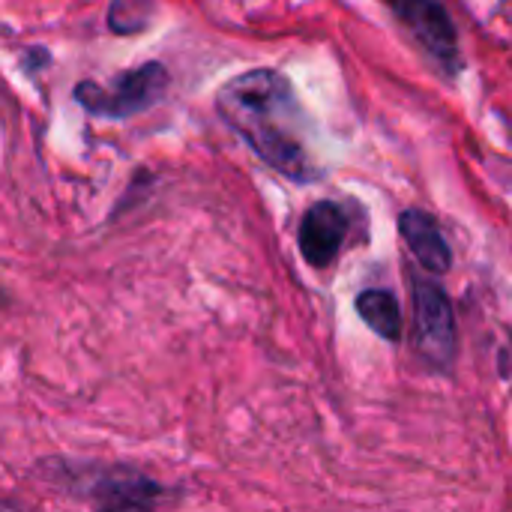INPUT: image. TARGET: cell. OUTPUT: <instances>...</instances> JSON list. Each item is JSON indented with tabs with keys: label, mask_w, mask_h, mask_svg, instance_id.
Returning a JSON list of instances; mask_svg holds the SVG:
<instances>
[{
	"label": "cell",
	"mask_w": 512,
	"mask_h": 512,
	"mask_svg": "<svg viewBox=\"0 0 512 512\" xmlns=\"http://www.w3.org/2000/svg\"><path fill=\"white\" fill-rule=\"evenodd\" d=\"M414 312H417V324H414L417 351L429 363L447 366L456 354V315L450 297L435 282H417Z\"/></svg>",
	"instance_id": "3957f363"
},
{
	"label": "cell",
	"mask_w": 512,
	"mask_h": 512,
	"mask_svg": "<svg viewBox=\"0 0 512 512\" xmlns=\"http://www.w3.org/2000/svg\"><path fill=\"white\" fill-rule=\"evenodd\" d=\"M168 90V72L159 63L138 66L126 75H120L111 87L99 84H78L75 99L99 117H132L147 108H153Z\"/></svg>",
	"instance_id": "7a4b0ae2"
},
{
	"label": "cell",
	"mask_w": 512,
	"mask_h": 512,
	"mask_svg": "<svg viewBox=\"0 0 512 512\" xmlns=\"http://www.w3.org/2000/svg\"><path fill=\"white\" fill-rule=\"evenodd\" d=\"M0 512H21V510H18V507H12V504H3V501H0Z\"/></svg>",
	"instance_id": "30bf717a"
},
{
	"label": "cell",
	"mask_w": 512,
	"mask_h": 512,
	"mask_svg": "<svg viewBox=\"0 0 512 512\" xmlns=\"http://www.w3.org/2000/svg\"><path fill=\"white\" fill-rule=\"evenodd\" d=\"M390 9L405 21V27L417 36V42L450 72H459V39L456 27L441 0H387Z\"/></svg>",
	"instance_id": "277c9868"
},
{
	"label": "cell",
	"mask_w": 512,
	"mask_h": 512,
	"mask_svg": "<svg viewBox=\"0 0 512 512\" xmlns=\"http://www.w3.org/2000/svg\"><path fill=\"white\" fill-rule=\"evenodd\" d=\"M357 312L369 324L372 333H378L387 342H396L402 333V312L390 291H363L357 297Z\"/></svg>",
	"instance_id": "ba28073f"
},
{
	"label": "cell",
	"mask_w": 512,
	"mask_h": 512,
	"mask_svg": "<svg viewBox=\"0 0 512 512\" xmlns=\"http://www.w3.org/2000/svg\"><path fill=\"white\" fill-rule=\"evenodd\" d=\"M399 231H402L408 249L414 252V258L429 273H447L453 267L450 246H447L441 228L435 225V219L429 213H423V210H405L399 216Z\"/></svg>",
	"instance_id": "52a82bcc"
},
{
	"label": "cell",
	"mask_w": 512,
	"mask_h": 512,
	"mask_svg": "<svg viewBox=\"0 0 512 512\" xmlns=\"http://www.w3.org/2000/svg\"><path fill=\"white\" fill-rule=\"evenodd\" d=\"M216 108L270 168L297 183L318 177V165L306 144L309 120L285 75L273 69L243 72L216 93Z\"/></svg>",
	"instance_id": "6da1fadb"
},
{
	"label": "cell",
	"mask_w": 512,
	"mask_h": 512,
	"mask_svg": "<svg viewBox=\"0 0 512 512\" xmlns=\"http://www.w3.org/2000/svg\"><path fill=\"white\" fill-rule=\"evenodd\" d=\"M105 512H150L147 504H117V507H108Z\"/></svg>",
	"instance_id": "9c48e42d"
},
{
	"label": "cell",
	"mask_w": 512,
	"mask_h": 512,
	"mask_svg": "<svg viewBox=\"0 0 512 512\" xmlns=\"http://www.w3.org/2000/svg\"><path fill=\"white\" fill-rule=\"evenodd\" d=\"M348 234V219L339 204L333 201H318L306 210L300 222V252L312 267H327L339 255L342 243Z\"/></svg>",
	"instance_id": "8992f818"
},
{
	"label": "cell",
	"mask_w": 512,
	"mask_h": 512,
	"mask_svg": "<svg viewBox=\"0 0 512 512\" xmlns=\"http://www.w3.org/2000/svg\"><path fill=\"white\" fill-rule=\"evenodd\" d=\"M63 471L69 477V486H75V492L111 501V507L147 504L162 495L153 480H147L144 474H138L132 468H72V465H66Z\"/></svg>",
	"instance_id": "5b68a950"
}]
</instances>
